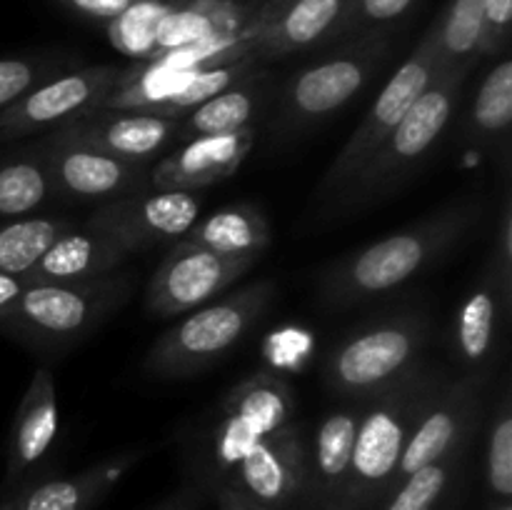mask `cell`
Returning a JSON list of instances; mask_svg holds the SVG:
<instances>
[{
	"label": "cell",
	"mask_w": 512,
	"mask_h": 510,
	"mask_svg": "<svg viewBox=\"0 0 512 510\" xmlns=\"http://www.w3.org/2000/svg\"><path fill=\"white\" fill-rule=\"evenodd\" d=\"M480 213L478 200H463L335 260L318 278L320 300L328 308H350L400 288L455 248Z\"/></svg>",
	"instance_id": "obj_1"
},
{
	"label": "cell",
	"mask_w": 512,
	"mask_h": 510,
	"mask_svg": "<svg viewBox=\"0 0 512 510\" xmlns=\"http://www.w3.org/2000/svg\"><path fill=\"white\" fill-rule=\"evenodd\" d=\"M440 385L443 378L423 360L405 378L363 403L348 483L335 510H363L390 493L410 430Z\"/></svg>",
	"instance_id": "obj_2"
},
{
	"label": "cell",
	"mask_w": 512,
	"mask_h": 510,
	"mask_svg": "<svg viewBox=\"0 0 512 510\" xmlns=\"http://www.w3.org/2000/svg\"><path fill=\"white\" fill-rule=\"evenodd\" d=\"M468 65L440 70L428 90L403 115L393 133L383 140L373 158L358 170L343 190L333 195L343 210L370 205L393 193L398 185L413 178L415 170L433 155L458 110L463 85L470 75Z\"/></svg>",
	"instance_id": "obj_3"
},
{
	"label": "cell",
	"mask_w": 512,
	"mask_h": 510,
	"mask_svg": "<svg viewBox=\"0 0 512 510\" xmlns=\"http://www.w3.org/2000/svg\"><path fill=\"white\" fill-rule=\"evenodd\" d=\"M135 285L133 273H110L78 283H28L0 313V333L30 348H68L110 318Z\"/></svg>",
	"instance_id": "obj_4"
},
{
	"label": "cell",
	"mask_w": 512,
	"mask_h": 510,
	"mask_svg": "<svg viewBox=\"0 0 512 510\" xmlns=\"http://www.w3.org/2000/svg\"><path fill=\"white\" fill-rule=\"evenodd\" d=\"M428 343L425 310L368 320L330 348L323 360V383L345 403H368L423 363Z\"/></svg>",
	"instance_id": "obj_5"
},
{
	"label": "cell",
	"mask_w": 512,
	"mask_h": 510,
	"mask_svg": "<svg viewBox=\"0 0 512 510\" xmlns=\"http://www.w3.org/2000/svg\"><path fill=\"white\" fill-rule=\"evenodd\" d=\"M390 45L393 38L388 30L360 33L340 40L330 53L295 70L278 90V140H290L303 130L315 128L348 105L375 78L388 58Z\"/></svg>",
	"instance_id": "obj_6"
},
{
	"label": "cell",
	"mask_w": 512,
	"mask_h": 510,
	"mask_svg": "<svg viewBox=\"0 0 512 510\" xmlns=\"http://www.w3.org/2000/svg\"><path fill=\"white\" fill-rule=\"evenodd\" d=\"M273 298V280H258L183 313L148 350L145 373L153 378H188L208 368L243 343L268 313Z\"/></svg>",
	"instance_id": "obj_7"
},
{
	"label": "cell",
	"mask_w": 512,
	"mask_h": 510,
	"mask_svg": "<svg viewBox=\"0 0 512 510\" xmlns=\"http://www.w3.org/2000/svg\"><path fill=\"white\" fill-rule=\"evenodd\" d=\"M440 70L443 68H440L438 48H435V30L430 25L423 38L418 40V45H415L413 55L385 83V88L380 90L363 123L350 135V140L343 145L338 158L328 168L323 183H320L323 198H333L338 190H343L358 175V170L373 158L375 150L393 133L395 125L403 120V115L413 108L415 100L433 85Z\"/></svg>",
	"instance_id": "obj_8"
},
{
	"label": "cell",
	"mask_w": 512,
	"mask_h": 510,
	"mask_svg": "<svg viewBox=\"0 0 512 510\" xmlns=\"http://www.w3.org/2000/svg\"><path fill=\"white\" fill-rule=\"evenodd\" d=\"M123 75L125 68L118 65H85L45 80L0 110V143L48 135L70 120L98 110L118 88Z\"/></svg>",
	"instance_id": "obj_9"
},
{
	"label": "cell",
	"mask_w": 512,
	"mask_h": 510,
	"mask_svg": "<svg viewBox=\"0 0 512 510\" xmlns=\"http://www.w3.org/2000/svg\"><path fill=\"white\" fill-rule=\"evenodd\" d=\"M263 255H220L208 248L178 240L158 265L145 288V310L155 318H178L210 303L243 275H248Z\"/></svg>",
	"instance_id": "obj_10"
},
{
	"label": "cell",
	"mask_w": 512,
	"mask_h": 510,
	"mask_svg": "<svg viewBox=\"0 0 512 510\" xmlns=\"http://www.w3.org/2000/svg\"><path fill=\"white\" fill-rule=\"evenodd\" d=\"M295 390L273 370H258L225 393L213 428V460L225 475L265 435L293 423Z\"/></svg>",
	"instance_id": "obj_11"
},
{
	"label": "cell",
	"mask_w": 512,
	"mask_h": 510,
	"mask_svg": "<svg viewBox=\"0 0 512 510\" xmlns=\"http://www.w3.org/2000/svg\"><path fill=\"white\" fill-rule=\"evenodd\" d=\"M488 378L490 370H480V373H465L453 383L443 380V385L435 390L410 430V438L390 483V493L418 468L465 448L483 410Z\"/></svg>",
	"instance_id": "obj_12"
},
{
	"label": "cell",
	"mask_w": 512,
	"mask_h": 510,
	"mask_svg": "<svg viewBox=\"0 0 512 510\" xmlns=\"http://www.w3.org/2000/svg\"><path fill=\"white\" fill-rule=\"evenodd\" d=\"M203 195L200 190H155L108 200L88 218L90 225L105 230L130 253L178 243L200 220Z\"/></svg>",
	"instance_id": "obj_13"
},
{
	"label": "cell",
	"mask_w": 512,
	"mask_h": 510,
	"mask_svg": "<svg viewBox=\"0 0 512 510\" xmlns=\"http://www.w3.org/2000/svg\"><path fill=\"white\" fill-rule=\"evenodd\" d=\"M40 143L55 195L75 200H115L150 188V170H145V165L125 163L60 133H48Z\"/></svg>",
	"instance_id": "obj_14"
},
{
	"label": "cell",
	"mask_w": 512,
	"mask_h": 510,
	"mask_svg": "<svg viewBox=\"0 0 512 510\" xmlns=\"http://www.w3.org/2000/svg\"><path fill=\"white\" fill-rule=\"evenodd\" d=\"M180 120L148 110H113L98 108L80 118L70 120L53 133L65 135L75 143L90 145L95 150L125 160V163L145 165L160 158L173 143H178Z\"/></svg>",
	"instance_id": "obj_15"
},
{
	"label": "cell",
	"mask_w": 512,
	"mask_h": 510,
	"mask_svg": "<svg viewBox=\"0 0 512 510\" xmlns=\"http://www.w3.org/2000/svg\"><path fill=\"white\" fill-rule=\"evenodd\" d=\"M305 438L295 423L260 438L230 470V483L270 510L305 495Z\"/></svg>",
	"instance_id": "obj_16"
},
{
	"label": "cell",
	"mask_w": 512,
	"mask_h": 510,
	"mask_svg": "<svg viewBox=\"0 0 512 510\" xmlns=\"http://www.w3.org/2000/svg\"><path fill=\"white\" fill-rule=\"evenodd\" d=\"M350 0H268L255 13L253 58L258 63L335 43Z\"/></svg>",
	"instance_id": "obj_17"
},
{
	"label": "cell",
	"mask_w": 512,
	"mask_h": 510,
	"mask_svg": "<svg viewBox=\"0 0 512 510\" xmlns=\"http://www.w3.org/2000/svg\"><path fill=\"white\" fill-rule=\"evenodd\" d=\"M512 313V298L500 288L493 260L468 290L450 328V353L468 373L490 370L503 345V330Z\"/></svg>",
	"instance_id": "obj_18"
},
{
	"label": "cell",
	"mask_w": 512,
	"mask_h": 510,
	"mask_svg": "<svg viewBox=\"0 0 512 510\" xmlns=\"http://www.w3.org/2000/svg\"><path fill=\"white\" fill-rule=\"evenodd\" d=\"M258 140V125L223 135H200L170 150L150 170L155 190H203L235 175Z\"/></svg>",
	"instance_id": "obj_19"
},
{
	"label": "cell",
	"mask_w": 512,
	"mask_h": 510,
	"mask_svg": "<svg viewBox=\"0 0 512 510\" xmlns=\"http://www.w3.org/2000/svg\"><path fill=\"white\" fill-rule=\"evenodd\" d=\"M130 253L120 240L88 220L60 235L38 263L23 275L25 283H78L115 273Z\"/></svg>",
	"instance_id": "obj_20"
},
{
	"label": "cell",
	"mask_w": 512,
	"mask_h": 510,
	"mask_svg": "<svg viewBox=\"0 0 512 510\" xmlns=\"http://www.w3.org/2000/svg\"><path fill=\"white\" fill-rule=\"evenodd\" d=\"M360 410L363 403H348L325 413L305 448V495L323 510H335L348 483Z\"/></svg>",
	"instance_id": "obj_21"
},
{
	"label": "cell",
	"mask_w": 512,
	"mask_h": 510,
	"mask_svg": "<svg viewBox=\"0 0 512 510\" xmlns=\"http://www.w3.org/2000/svg\"><path fill=\"white\" fill-rule=\"evenodd\" d=\"M275 78L265 65L240 83L230 85L215 98L205 100L190 110L178 125V143L200 138V135H223L235 130L253 128L273 103Z\"/></svg>",
	"instance_id": "obj_22"
},
{
	"label": "cell",
	"mask_w": 512,
	"mask_h": 510,
	"mask_svg": "<svg viewBox=\"0 0 512 510\" xmlns=\"http://www.w3.org/2000/svg\"><path fill=\"white\" fill-rule=\"evenodd\" d=\"M58 435V390L48 368H38L15 413L8 448V480L33 468Z\"/></svg>",
	"instance_id": "obj_23"
},
{
	"label": "cell",
	"mask_w": 512,
	"mask_h": 510,
	"mask_svg": "<svg viewBox=\"0 0 512 510\" xmlns=\"http://www.w3.org/2000/svg\"><path fill=\"white\" fill-rule=\"evenodd\" d=\"M140 453L108 458L70 478H53L18 490L15 510H90L135 463Z\"/></svg>",
	"instance_id": "obj_24"
},
{
	"label": "cell",
	"mask_w": 512,
	"mask_h": 510,
	"mask_svg": "<svg viewBox=\"0 0 512 510\" xmlns=\"http://www.w3.org/2000/svg\"><path fill=\"white\" fill-rule=\"evenodd\" d=\"M180 240L220 255H265L273 243V230L263 210L240 203L200 218Z\"/></svg>",
	"instance_id": "obj_25"
},
{
	"label": "cell",
	"mask_w": 512,
	"mask_h": 510,
	"mask_svg": "<svg viewBox=\"0 0 512 510\" xmlns=\"http://www.w3.org/2000/svg\"><path fill=\"white\" fill-rule=\"evenodd\" d=\"M248 10L238 8L235 3H223V0H205L203 5L193 3V0H175L168 15L160 20L155 58L168 50L185 48V45L200 43V40L215 38V35L243 30L258 13V8L253 13Z\"/></svg>",
	"instance_id": "obj_26"
},
{
	"label": "cell",
	"mask_w": 512,
	"mask_h": 510,
	"mask_svg": "<svg viewBox=\"0 0 512 510\" xmlns=\"http://www.w3.org/2000/svg\"><path fill=\"white\" fill-rule=\"evenodd\" d=\"M55 195L43 143L20 145L0 155V218H23Z\"/></svg>",
	"instance_id": "obj_27"
},
{
	"label": "cell",
	"mask_w": 512,
	"mask_h": 510,
	"mask_svg": "<svg viewBox=\"0 0 512 510\" xmlns=\"http://www.w3.org/2000/svg\"><path fill=\"white\" fill-rule=\"evenodd\" d=\"M80 220L58 215H30L0 225V273L23 278L40 260V255Z\"/></svg>",
	"instance_id": "obj_28"
},
{
	"label": "cell",
	"mask_w": 512,
	"mask_h": 510,
	"mask_svg": "<svg viewBox=\"0 0 512 510\" xmlns=\"http://www.w3.org/2000/svg\"><path fill=\"white\" fill-rule=\"evenodd\" d=\"M512 120V60L508 55L493 65L475 93L470 110V135L480 148H495L503 143L508 148Z\"/></svg>",
	"instance_id": "obj_29"
},
{
	"label": "cell",
	"mask_w": 512,
	"mask_h": 510,
	"mask_svg": "<svg viewBox=\"0 0 512 510\" xmlns=\"http://www.w3.org/2000/svg\"><path fill=\"white\" fill-rule=\"evenodd\" d=\"M480 25H483V0H450L448 8L435 18V48L440 68L468 65L478 60Z\"/></svg>",
	"instance_id": "obj_30"
},
{
	"label": "cell",
	"mask_w": 512,
	"mask_h": 510,
	"mask_svg": "<svg viewBox=\"0 0 512 510\" xmlns=\"http://www.w3.org/2000/svg\"><path fill=\"white\" fill-rule=\"evenodd\" d=\"M260 65L263 63H258L253 55H248V58L233 60V63L195 70L193 78H190L188 83L178 90V93L168 95V98L160 100V103L150 105V108H140V110H148V113L180 120V118H185L190 110L198 108L200 103L215 98V95L223 93L225 88H230V85L240 83V80H245L248 75H253Z\"/></svg>",
	"instance_id": "obj_31"
},
{
	"label": "cell",
	"mask_w": 512,
	"mask_h": 510,
	"mask_svg": "<svg viewBox=\"0 0 512 510\" xmlns=\"http://www.w3.org/2000/svg\"><path fill=\"white\" fill-rule=\"evenodd\" d=\"M175 0H140L120 18L108 23V38L120 53L135 60H153L158 53L160 20L168 15Z\"/></svg>",
	"instance_id": "obj_32"
},
{
	"label": "cell",
	"mask_w": 512,
	"mask_h": 510,
	"mask_svg": "<svg viewBox=\"0 0 512 510\" xmlns=\"http://www.w3.org/2000/svg\"><path fill=\"white\" fill-rule=\"evenodd\" d=\"M80 68L78 58L58 53H23L0 58V110L60 73Z\"/></svg>",
	"instance_id": "obj_33"
},
{
	"label": "cell",
	"mask_w": 512,
	"mask_h": 510,
	"mask_svg": "<svg viewBox=\"0 0 512 510\" xmlns=\"http://www.w3.org/2000/svg\"><path fill=\"white\" fill-rule=\"evenodd\" d=\"M463 455L460 453L445 455V458L435 460V463L423 465L415 473H410L398 488L390 493L388 505L385 510H435L443 500V495L448 493L450 480L455 478V470H458V460Z\"/></svg>",
	"instance_id": "obj_34"
},
{
	"label": "cell",
	"mask_w": 512,
	"mask_h": 510,
	"mask_svg": "<svg viewBox=\"0 0 512 510\" xmlns=\"http://www.w3.org/2000/svg\"><path fill=\"white\" fill-rule=\"evenodd\" d=\"M485 478L490 493L498 500H510L512 495V405L510 393L500 398L488 433L485 450Z\"/></svg>",
	"instance_id": "obj_35"
},
{
	"label": "cell",
	"mask_w": 512,
	"mask_h": 510,
	"mask_svg": "<svg viewBox=\"0 0 512 510\" xmlns=\"http://www.w3.org/2000/svg\"><path fill=\"white\" fill-rule=\"evenodd\" d=\"M418 0H350L345 18L340 23L335 43L355 38L360 33H373V30H388L398 23Z\"/></svg>",
	"instance_id": "obj_36"
},
{
	"label": "cell",
	"mask_w": 512,
	"mask_h": 510,
	"mask_svg": "<svg viewBox=\"0 0 512 510\" xmlns=\"http://www.w3.org/2000/svg\"><path fill=\"white\" fill-rule=\"evenodd\" d=\"M512 20V0H483L478 58H495L508 48Z\"/></svg>",
	"instance_id": "obj_37"
},
{
	"label": "cell",
	"mask_w": 512,
	"mask_h": 510,
	"mask_svg": "<svg viewBox=\"0 0 512 510\" xmlns=\"http://www.w3.org/2000/svg\"><path fill=\"white\" fill-rule=\"evenodd\" d=\"M493 265L498 273L500 288L512 298V195L510 190L503 195V208H500L498 225V248L493 250Z\"/></svg>",
	"instance_id": "obj_38"
},
{
	"label": "cell",
	"mask_w": 512,
	"mask_h": 510,
	"mask_svg": "<svg viewBox=\"0 0 512 510\" xmlns=\"http://www.w3.org/2000/svg\"><path fill=\"white\" fill-rule=\"evenodd\" d=\"M63 8H68L70 13L80 15L85 20H93V23H113L115 18L125 13V10L133 8L140 0H58Z\"/></svg>",
	"instance_id": "obj_39"
},
{
	"label": "cell",
	"mask_w": 512,
	"mask_h": 510,
	"mask_svg": "<svg viewBox=\"0 0 512 510\" xmlns=\"http://www.w3.org/2000/svg\"><path fill=\"white\" fill-rule=\"evenodd\" d=\"M218 505L220 510H270L265 505L255 503L253 498H248L245 493H240L233 485H223L218 493Z\"/></svg>",
	"instance_id": "obj_40"
},
{
	"label": "cell",
	"mask_w": 512,
	"mask_h": 510,
	"mask_svg": "<svg viewBox=\"0 0 512 510\" xmlns=\"http://www.w3.org/2000/svg\"><path fill=\"white\" fill-rule=\"evenodd\" d=\"M25 285H28V283H25L20 275L0 273V313H3V310L8 308V305L13 303V300L18 298L20 293H23Z\"/></svg>",
	"instance_id": "obj_41"
},
{
	"label": "cell",
	"mask_w": 512,
	"mask_h": 510,
	"mask_svg": "<svg viewBox=\"0 0 512 510\" xmlns=\"http://www.w3.org/2000/svg\"><path fill=\"white\" fill-rule=\"evenodd\" d=\"M15 505H18V493H13L10 498L0 500V510H15Z\"/></svg>",
	"instance_id": "obj_42"
},
{
	"label": "cell",
	"mask_w": 512,
	"mask_h": 510,
	"mask_svg": "<svg viewBox=\"0 0 512 510\" xmlns=\"http://www.w3.org/2000/svg\"><path fill=\"white\" fill-rule=\"evenodd\" d=\"M493 510H512V508H510L508 500H500L498 505H493Z\"/></svg>",
	"instance_id": "obj_43"
}]
</instances>
